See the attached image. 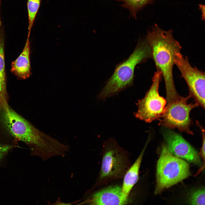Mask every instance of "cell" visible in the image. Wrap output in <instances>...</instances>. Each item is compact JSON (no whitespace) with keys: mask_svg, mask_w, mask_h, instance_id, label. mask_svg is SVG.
Wrapping results in <instances>:
<instances>
[{"mask_svg":"<svg viewBox=\"0 0 205 205\" xmlns=\"http://www.w3.org/2000/svg\"><path fill=\"white\" fill-rule=\"evenodd\" d=\"M0 132L14 141L25 144L31 155L40 157L43 161L59 156L63 149L62 143L37 128L7 103L0 105Z\"/></svg>","mask_w":205,"mask_h":205,"instance_id":"6da1fadb","label":"cell"},{"mask_svg":"<svg viewBox=\"0 0 205 205\" xmlns=\"http://www.w3.org/2000/svg\"><path fill=\"white\" fill-rule=\"evenodd\" d=\"M152 49V58L157 71L161 73L165 83L166 97L175 96L178 93L174 84L173 68L177 52L182 46L173 37L172 30H164L154 24L145 37Z\"/></svg>","mask_w":205,"mask_h":205,"instance_id":"7a4b0ae2","label":"cell"},{"mask_svg":"<svg viewBox=\"0 0 205 205\" xmlns=\"http://www.w3.org/2000/svg\"><path fill=\"white\" fill-rule=\"evenodd\" d=\"M150 58H152V51L149 43L146 37L140 39L129 57L116 67L98 95V99L104 100L132 85L136 65Z\"/></svg>","mask_w":205,"mask_h":205,"instance_id":"3957f363","label":"cell"},{"mask_svg":"<svg viewBox=\"0 0 205 205\" xmlns=\"http://www.w3.org/2000/svg\"><path fill=\"white\" fill-rule=\"evenodd\" d=\"M190 175L189 166L185 161L174 155L163 144L157 167L155 194L175 184Z\"/></svg>","mask_w":205,"mask_h":205,"instance_id":"277c9868","label":"cell"},{"mask_svg":"<svg viewBox=\"0 0 205 205\" xmlns=\"http://www.w3.org/2000/svg\"><path fill=\"white\" fill-rule=\"evenodd\" d=\"M191 97L190 95L186 97L179 95L166 101L165 111L157 119L159 125L170 129H177L180 132L193 134L190 129L191 121L190 114L192 110L199 105L196 102L188 103V100Z\"/></svg>","mask_w":205,"mask_h":205,"instance_id":"5b68a950","label":"cell"},{"mask_svg":"<svg viewBox=\"0 0 205 205\" xmlns=\"http://www.w3.org/2000/svg\"><path fill=\"white\" fill-rule=\"evenodd\" d=\"M100 174L101 180L122 178L129 168V162L125 151L113 138L104 144Z\"/></svg>","mask_w":205,"mask_h":205,"instance_id":"8992f818","label":"cell"},{"mask_svg":"<svg viewBox=\"0 0 205 205\" xmlns=\"http://www.w3.org/2000/svg\"><path fill=\"white\" fill-rule=\"evenodd\" d=\"M162 77L160 71H157L154 73L149 89L144 98L138 100L136 104L138 110L134 114L137 118L150 123L158 119L164 112L166 101L159 92Z\"/></svg>","mask_w":205,"mask_h":205,"instance_id":"52a82bcc","label":"cell"},{"mask_svg":"<svg viewBox=\"0 0 205 205\" xmlns=\"http://www.w3.org/2000/svg\"><path fill=\"white\" fill-rule=\"evenodd\" d=\"M176 52L174 59L175 64L188 87L189 94L198 105L205 108V73L190 63L188 58L180 52Z\"/></svg>","mask_w":205,"mask_h":205,"instance_id":"ba28073f","label":"cell"},{"mask_svg":"<svg viewBox=\"0 0 205 205\" xmlns=\"http://www.w3.org/2000/svg\"><path fill=\"white\" fill-rule=\"evenodd\" d=\"M162 134L166 143V145L172 154L191 163L201 165L197 151L181 135L166 128L163 130Z\"/></svg>","mask_w":205,"mask_h":205,"instance_id":"9c48e42d","label":"cell"},{"mask_svg":"<svg viewBox=\"0 0 205 205\" xmlns=\"http://www.w3.org/2000/svg\"><path fill=\"white\" fill-rule=\"evenodd\" d=\"M128 202L122 196L121 186L115 185L109 186L84 197L83 201L77 204L119 205Z\"/></svg>","mask_w":205,"mask_h":205,"instance_id":"30bf717a","label":"cell"},{"mask_svg":"<svg viewBox=\"0 0 205 205\" xmlns=\"http://www.w3.org/2000/svg\"><path fill=\"white\" fill-rule=\"evenodd\" d=\"M148 142L147 141L139 157L133 165L129 167L124 176L123 183L121 186L122 192L124 199L126 201H128L131 191L138 180L139 169Z\"/></svg>","mask_w":205,"mask_h":205,"instance_id":"8fae6325","label":"cell"},{"mask_svg":"<svg viewBox=\"0 0 205 205\" xmlns=\"http://www.w3.org/2000/svg\"><path fill=\"white\" fill-rule=\"evenodd\" d=\"M29 37L27 36L24 48L18 57L12 62L11 71L19 77L23 79L28 78L31 75L30 59Z\"/></svg>","mask_w":205,"mask_h":205,"instance_id":"7c38bea8","label":"cell"},{"mask_svg":"<svg viewBox=\"0 0 205 205\" xmlns=\"http://www.w3.org/2000/svg\"><path fill=\"white\" fill-rule=\"evenodd\" d=\"M4 54L3 41L0 37V104L7 103Z\"/></svg>","mask_w":205,"mask_h":205,"instance_id":"4fadbf2b","label":"cell"},{"mask_svg":"<svg viewBox=\"0 0 205 205\" xmlns=\"http://www.w3.org/2000/svg\"><path fill=\"white\" fill-rule=\"evenodd\" d=\"M122 2L121 6L128 10L130 16L136 19L138 13L146 5L155 0H115Z\"/></svg>","mask_w":205,"mask_h":205,"instance_id":"5bb4252c","label":"cell"},{"mask_svg":"<svg viewBox=\"0 0 205 205\" xmlns=\"http://www.w3.org/2000/svg\"><path fill=\"white\" fill-rule=\"evenodd\" d=\"M42 0H27L28 25V35L30 32Z\"/></svg>","mask_w":205,"mask_h":205,"instance_id":"9a60e30c","label":"cell"},{"mask_svg":"<svg viewBox=\"0 0 205 205\" xmlns=\"http://www.w3.org/2000/svg\"><path fill=\"white\" fill-rule=\"evenodd\" d=\"M205 196L204 188L198 189L191 193L189 202L191 205H205Z\"/></svg>","mask_w":205,"mask_h":205,"instance_id":"2e32d148","label":"cell"},{"mask_svg":"<svg viewBox=\"0 0 205 205\" xmlns=\"http://www.w3.org/2000/svg\"><path fill=\"white\" fill-rule=\"evenodd\" d=\"M14 145L2 143L0 140V162Z\"/></svg>","mask_w":205,"mask_h":205,"instance_id":"e0dca14e","label":"cell"},{"mask_svg":"<svg viewBox=\"0 0 205 205\" xmlns=\"http://www.w3.org/2000/svg\"><path fill=\"white\" fill-rule=\"evenodd\" d=\"M81 199L79 200H77V201H76L73 202H68V203H66L64 202H63L62 201L60 200V198L59 197L56 200V201H55L53 203H51L50 202V201H48V204L49 205H72L73 204H75V203H77L78 202H79L80 201H81Z\"/></svg>","mask_w":205,"mask_h":205,"instance_id":"ac0fdd59","label":"cell"},{"mask_svg":"<svg viewBox=\"0 0 205 205\" xmlns=\"http://www.w3.org/2000/svg\"><path fill=\"white\" fill-rule=\"evenodd\" d=\"M199 7L200 9H201L202 15V18L203 19H204V16H205V7L202 4L199 5Z\"/></svg>","mask_w":205,"mask_h":205,"instance_id":"d6986e66","label":"cell"},{"mask_svg":"<svg viewBox=\"0 0 205 205\" xmlns=\"http://www.w3.org/2000/svg\"><path fill=\"white\" fill-rule=\"evenodd\" d=\"M1 0H0V6L1 5ZM1 25V20H0V27Z\"/></svg>","mask_w":205,"mask_h":205,"instance_id":"ffe728a7","label":"cell"}]
</instances>
